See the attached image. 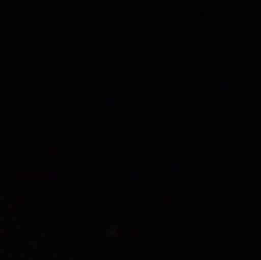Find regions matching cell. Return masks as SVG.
Masks as SVG:
<instances>
[]
</instances>
